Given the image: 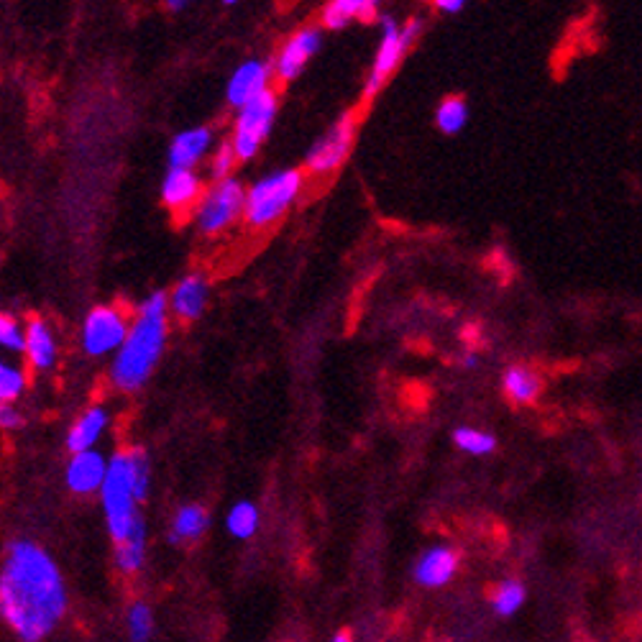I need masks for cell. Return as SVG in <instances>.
Returning <instances> with one entry per match:
<instances>
[{
    "instance_id": "6da1fadb",
    "label": "cell",
    "mask_w": 642,
    "mask_h": 642,
    "mask_svg": "<svg viewBox=\"0 0 642 642\" xmlns=\"http://www.w3.org/2000/svg\"><path fill=\"white\" fill-rule=\"evenodd\" d=\"M67 612V586L54 558L31 540L8 545L0 573V617L21 642L47 640Z\"/></svg>"
},
{
    "instance_id": "7a4b0ae2",
    "label": "cell",
    "mask_w": 642,
    "mask_h": 642,
    "mask_svg": "<svg viewBox=\"0 0 642 642\" xmlns=\"http://www.w3.org/2000/svg\"><path fill=\"white\" fill-rule=\"evenodd\" d=\"M167 307L169 297L154 292L141 302V313L128 330V338L113 361V384L126 392H134L151 376L167 341Z\"/></svg>"
},
{
    "instance_id": "3957f363",
    "label": "cell",
    "mask_w": 642,
    "mask_h": 642,
    "mask_svg": "<svg viewBox=\"0 0 642 642\" xmlns=\"http://www.w3.org/2000/svg\"><path fill=\"white\" fill-rule=\"evenodd\" d=\"M100 497H103L105 522H108V533L113 538V543H126L139 527H144V520H141L139 509H136V504L141 502L136 497V484L134 474H131V456H128V451H121L110 458L108 476H105V484L100 489Z\"/></svg>"
},
{
    "instance_id": "277c9868",
    "label": "cell",
    "mask_w": 642,
    "mask_h": 642,
    "mask_svg": "<svg viewBox=\"0 0 642 642\" xmlns=\"http://www.w3.org/2000/svg\"><path fill=\"white\" fill-rule=\"evenodd\" d=\"M302 187V174L297 169H282L264 180L254 182L246 192V220L251 226H267L290 208Z\"/></svg>"
},
{
    "instance_id": "5b68a950",
    "label": "cell",
    "mask_w": 642,
    "mask_h": 642,
    "mask_svg": "<svg viewBox=\"0 0 642 642\" xmlns=\"http://www.w3.org/2000/svg\"><path fill=\"white\" fill-rule=\"evenodd\" d=\"M274 116H277V98L274 93L259 95L256 100H251L249 105H243L238 110L236 131H233V151L241 162H249L256 157L261 141L267 139L269 131L274 126Z\"/></svg>"
},
{
    "instance_id": "8992f818",
    "label": "cell",
    "mask_w": 642,
    "mask_h": 642,
    "mask_svg": "<svg viewBox=\"0 0 642 642\" xmlns=\"http://www.w3.org/2000/svg\"><path fill=\"white\" fill-rule=\"evenodd\" d=\"M382 31V44H379L374 67H371V75L364 85V98H374L384 87L387 77L397 70V64L402 62V57H405V52L410 49L412 41H415V36L420 34V21H410V24L402 29V26H397V21H394L392 16H384Z\"/></svg>"
},
{
    "instance_id": "52a82bcc",
    "label": "cell",
    "mask_w": 642,
    "mask_h": 642,
    "mask_svg": "<svg viewBox=\"0 0 642 642\" xmlns=\"http://www.w3.org/2000/svg\"><path fill=\"white\" fill-rule=\"evenodd\" d=\"M241 213H246V190L238 180L215 182L213 190L203 197L197 208V226L203 233H220Z\"/></svg>"
},
{
    "instance_id": "ba28073f",
    "label": "cell",
    "mask_w": 642,
    "mask_h": 642,
    "mask_svg": "<svg viewBox=\"0 0 642 642\" xmlns=\"http://www.w3.org/2000/svg\"><path fill=\"white\" fill-rule=\"evenodd\" d=\"M126 315L116 307L103 305L95 307L93 313L85 318L82 325V348L90 356H108L113 351H121L128 338Z\"/></svg>"
},
{
    "instance_id": "9c48e42d",
    "label": "cell",
    "mask_w": 642,
    "mask_h": 642,
    "mask_svg": "<svg viewBox=\"0 0 642 642\" xmlns=\"http://www.w3.org/2000/svg\"><path fill=\"white\" fill-rule=\"evenodd\" d=\"M353 136H356V121L353 116H343L336 126L330 128L328 134L323 139L315 141L307 151V169L315 174H328L333 169H338L343 164V159L348 157V151H351Z\"/></svg>"
},
{
    "instance_id": "30bf717a",
    "label": "cell",
    "mask_w": 642,
    "mask_h": 642,
    "mask_svg": "<svg viewBox=\"0 0 642 642\" xmlns=\"http://www.w3.org/2000/svg\"><path fill=\"white\" fill-rule=\"evenodd\" d=\"M320 49V31L318 29H302L292 36L287 44L279 52L277 62H274V72H277L279 80L290 82L295 80L302 72L310 57Z\"/></svg>"
},
{
    "instance_id": "8fae6325",
    "label": "cell",
    "mask_w": 642,
    "mask_h": 642,
    "mask_svg": "<svg viewBox=\"0 0 642 642\" xmlns=\"http://www.w3.org/2000/svg\"><path fill=\"white\" fill-rule=\"evenodd\" d=\"M264 93H269V64L259 59L241 64L228 82V103L238 110Z\"/></svg>"
},
{
    "instance_id": "7c38bea8",
    "label": "cell",
    "mask_w": 642,
    "mask_h": 642,
    "mask_svg": "<svg viewBox=\"0 0 642 642\" xmlns=\"http://www.w3.org/2000/svg\"><path fill=\"white\" fill-rule=\"evenodd\" d=\"M456 571V550L448 548V545H435V548L425 550L420 561H417L415 581L420 586H425V589H438V586H446L456 576Z\"/></svg>"
},
{
    "instance_id": "4fadbf2b",
    "label": "cell",
    "mask_w": 642,
    "mask_h": 642,
    "mask_svg": "<svg viewBox=\"0 0 642 642\" xmlns=\"http://www.w3.org/2000/svg\"><path fill=\"white\" fill-rule=\"evenodd\" d=\"M108 466L110 461H105L98 451L75 453L67 466V486L77 494H95L103 489Z\"/></svg>"
},
{
    "instance_id": "5bb4252c",
    "label": "cell",
    "mask_w": 642,
    "mask_h": 642,
    "mask_svg": "<svg viewBox=\"0 0 642 642\" xmlns=\"http://www.w3.org/2000/svg\"><path fill=\"white\" fill-rule=\"evenodd\" d=\"M210 141H213V134H210L208 128H190V131H182V134L174 136L172 146H169V164H172V169L195 167L208 154Z\"/></svg>"
},
{
    "instance_id": "9a60e30c",
    "label": "cell",
    "mask_w": 642,
    "mask_h": 642,
    "mask_svg": "<svg viewBox=\"0 0 642 642\" xmlns=\"http://www.w3.org/2000/svg\"><path fill=\"white\" fill-rule=\"evenodd\" d=\"M203 192V182L192 169H169L162 182V200L167 208L185 210Z\"/></svg>"
},
{
    "instance_id": "2e32d148",
    "label": "cell",
    "mask_w": 642,
    "mask_h": 642,
    "mask_svg": "<svg viewBox=\"0 0 642 642\" xmlns=\"http://www.w3.org/2000/svg\"><path fill=\"white\" fill-rule=\"evenodd\" d=\"M205 302H208V282L200 274L182 279L169 295L172 313L182 320H195L205 310Z\"/></svg>"
},
{
    "instance_id": "e0dca14e",
    "label": "cell",
    "mask_w": 642,
    "mask_h": 642,
    "mask_svg": "<svg viewBox=\"0 0 642 642\" xmlns=\"http://www.w3.org/2000/svg\"><path fill=\"white\" fill-rule=\"evenodd\" d=\"M105 425H108V412L100 405L90 407V410L72 425L70 435H67V448L72 451V456H75V453L93 451V446L98 443L100 435H103Z\"/></svg>"
},
{
    "instance_id": "ac0fdd59",
    "label": "cell",
    "mask_w": 642,
    "mask_h": 642,
    "mask_svg": "<svg viewBox=\"0 0 642 642\" xmlns=\"http://www.w3.org/2000/svg\"><path fill=\"white\" fill-rule=\"evenodd\" d=\"M26 356L29 364L39 371H47L57 359V343H54L52 330L44 320H31L26 328Z\"/></svg>"
},
{
    "instance_id": "d6986e66",
    "label": "cell",
    "mask_w": 642,
    "mask_h": 642,
    "mask_svg": "<svg viewBox=\"0 0 642 642\" xmlns=\"http://www.w3.org/2000/svg\"><path fill=\"white\" fill-rule=\"evenodd\" d=\"M379 3L376 0H330L323 8V24L328 29H343L351 21H371L376 18Z\"/></svg>"
},
{
    "instance_id": "ffe728a7",
    "label": "cell",
    "mask_w": 642,
    "mask_h": 642,
    "mask_svg": "<svg viewBox=\"0 0 642 642\" xmlns=\"http://www.w3.org/2000/svg\"><path fill=\"white\" fill-rule=\"evenodd\" d=\"M208 525H210L208 512H205L200 504H187V507L177 509V515H174L167 538L172 545L192 543V540H197L205 530H208Z\"/></svg>"
},
{
    "instance_id": "44dd1931",
    "label": "cell",
    "mask_w": 642,
    "mask_h": 642,
    "mask_svg": "<svg viewBox=\"0 0 642 642\" xmlns=\"http://www.w3.org/2000/svg\"><path fill=\"white\" fill-rule=\"evenodd\" d=\"M504 392L517 405H530V402L538 400L540 379L533 371L525 369V366H512L504 374Z\"/></svg>"
},
{
    "instance_id": "7402d4cb",
    "label": "cell",
    "mask_w": 642,
    "mask_h": 642,
    "mask_svg": "<svg viewBox=\"0 0 642 642\" xmlns=\"http://www.w3.org/2000/svg\"><path fill=\"white\" fill-rule=\"evenodd\" d=\"M146 561V527H139L126 543L116 545V566L123 576H134Z\"/></svg>"
},
{
    "instance_id": "603a6c76",
    "label": "cell",
    "mask_w": 642,
    "mask_h": 642,
    "mask_svg": "<svg viewBox=\"0 0 642 642\" xmlns=\"http://www.w3.org/2000/svg\"><path fill=\"white\" fill-rule=\"evenodd\" d=\"M228 533L238 540H249L251 535L259 530V509L251 502H238L233 504L231 512H228Z\"/></svg>"
},
{
    "instance_id": "cb8c5ba5",
    "label": "cell",
    "mask_w": 642,
    "mask_h": 642,
    "mask_svg": "<svg viewBox=\"0 0 642 642\" xmlns=\"http://www.w3.org/2000/svg\"><path fill=\"white\" fill-rule=\"evenodd\" d=\"M154 612H151L149 604L134 602L128 607L126 614V630L131 642H149L154 637Z\"/></svg>"
},
{
    "instance_id": "d4e9b609",
    "label": "cell",
    "mask_w": 642,
    "mask_h": 642,
    "mask_svg": "<svg viewBox=\"0 0 642 642\" xmlns=\"http://www.w3.org/2000/svg\"><path fill=\"white\" fill-rule=\"evenodd\" d=\"M525 604V586L520 581H502L492 594V607L499 617H512Z\"/></svg>"
},
{
    "instance_id": "484cf974",
    "label": "cell",
    "mask_w": 642,
    "mask_h": 642,
    "mask_svg": "<svg viewBox=\"0 0 642 642\" xmlns=\"http://www.w3.org/2000/svg\"><path fill=\"white\" fill-rule=\"evenodd\" d=\"M438 128L443 134H458L469 121V105L463 98H448L438 108Z\"/></svg>"
},
{
    "instance_id": "4316f807",
    "label": "cell",
    "mask_w": 642,
    "mask_h": 642,
    "mask_svg": "<svg viewBox=\"0 0 642 642\" xmlns=\"http://www.w3.org/2000/svg\"><path fill=\"white\" fill-rule=\"evenodd\" d=\"M453 440H456V446L461 451L471 453V456H486V453H492L494 446H497V440L492 438L489 433H481V430L474 428H458L453 433Z\"/></svg>"
},
{
    "instance_id": "83f0119b",
    "label": "cell",
    "mask_w": 642,
    "mask_h": 642,
    "mask_svg": "<svg viewBox=\"0 0 642 642\" xmlns=\"http://www.w3.org/2000/svg\"><path fill=\"white\" fill-rule=\"evenodd\" d=\"M24 384V371L8 364L0 366V400H3V405L18 400L21 392H24Z\"/></svg>"
},
{
    "instance_id": "f1b7e54d",
    "label": "cell",
    "mask_w": 642,
    "mask_h": 642,
    "mask_svg": "<svg viewBox=\"0 0 642 642\" xmlns=\"http://www.w3.org/2000/svg\"><path fill=\"white\" fill-rule=\"evenodd\" d=\"M0 343L6 351H24L26 353V330L18 325L16 318L3 315L0 318Z\"/></svg>"
},
{
    "instance_id": "f546056e",
    "label": "cell",
    "mask_w": 642,
    "mask_h": 642,
    "mask_svg": "<svg viewBox=\"0 0 642 642\" xmlns=\"http://www.w3.org/2000/svg\"><path fill=\"white\" fill-rule=\"evenodd\" d=\"M238 162L236 151H233V144H223L220 146V151L215 154L213 159V177L218 182H226L231 180V172H233V164Z\"/></svg>"
},
{
    "instance_id": "4dcf8cb0",
    "label": "cell",
    "mask_w": 642,
    "mask_h": 642,
    "mask_svg": "<svg viewBox=\"0 0 642 642\" xmlns=\"http://www.w3.org/2000/svg\"><path fill=\"white\" fill-rule=\"evenodd\" d=\"M0 425H3V428H21V425H24V417L18 415L11 405H3L0 407Z\"/></svg>"
},
{
    "instance_id": "1f68e13d",
    "label": "cell",
    "mask_w": 642,
    "mask_h": 642,
    "mask_svg": "<svg viewBox=\"0 0 642 642\" xmlns=\"http://www.w3.org/2000/svg\"><path fill=\"white\" fill-rule=\"evenodd\" d=\"M463 6H466L463 0H438V3H435V8L443 13H456V11H461Z\"/></svg>"
},
{
    "instance_id": "d6a6232c",
    "label": "cell",
    "mask_w": 642,
    "mask_h": 642,
    "mask_svg": "<svg viewBox=\"0 0 642 642\" xmlns=\"http://www.w3.org/2000/svg\"><path fill=\"white\" fill-rule=\"evenodd\" d=\"M167 6H169V11H182V8H185L187 3H185V0H169Z\"/></svg>"
},
{
    "instance_id": "836d02e7",
    "label": "cell",
    "mask_w": 642,
    "mask_h": 642,
    "mask_svg": "<svg viewBox=\"0 0 642 642\" xmlns=\"http://www.w3.org/2000/svg\"><path fill=\"white\" fill-rule=\"evenodd\" d=\"M330 642H353V640H351V635H348V632H338V635L333 637Z\"/></svg>"
}]
</instances>
